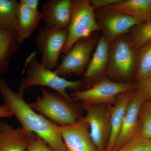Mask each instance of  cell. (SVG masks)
Here are the masks:
<instances>
[{
  "mask_svg": "<svg viewBox=\"0 0 151 151\" xmlns=\"http://www.w3.org/2000/svg\"><path fill=\"white\" fill-rule=\"evenodd\" d=\"M139 119L141 134L151 139V102L143 101L139 112Z\"/></svg>",
  "mask_w": 151,
  "mask_h": 151,
  "instance_id": "603a6c76",
  "label": "cell"
},
{
  "mask_svg": "<svg viewBox=\"0 0 151 151\" xmlns=\"http://www.w3.org/2000/svg\"><path fill=\"white\" fill-rule=\"evenodd\" d=\"M136 85L134 92L144 101L151 102V75Z\"/></svg>",
  "mask_w": 151,
  "mask_h": 151,
  "instance_id": "d4e9b609",
  "label": "cell"
},
{
  "mask_svg": "<svg viewBox=\"0 0 151 151\" xmlns=\"http://www.w3.org/2000/svg\"><path fill=\"white\" fill-rule=\"evenodd\" d=\"M72 0H48L42 6L41 21L45 25L67 29L71 17Z\"/></svg>",
  "mask_w": 151,
  "mask_h": 151,
  "instance_id": "4fadbf2b",
  "label": "cell"
},
{
  "mask_svg": "<svg viewBox=\"0 0 151 151\" xmlns=\"http://www.w3.org/2000/svg\"><path fill=\"white\" fill-rule=\"evenodd\" d=\"M94 12L102 36L110 44L140 24L132 17L111 9H95Z\"/></svg>",
  "mask_w": 151,
  "mask_h": 151,
  "instance_id": "30bf717a",
  "label": "cell"
},
{
  "mask_svg": "<svg viewBox=\"0 0 151 151\" xmlns=\"http://www.w3.org/2000/svg\"><path fill=\"white\" fill-rule=\"evenodd\" d=\"M136 51L130 46L126 35H122L111 44L105 77L120 82H129L134 76Z\"/></svg>",
  "mask_w": 151,
  "mask_h": 151,
  "instance_id": "5b68a950",
  "label": "cell"
},
{
  "mask_svg": "<svg viewBox=\"0 0 151 151\" xmlns=\"http://www.w3.org/2000/svg\"><path fill=\"white\" fill-rule=\"evenodd\" d=\"M121 1L122 0H90V1L94 9H98L116 4Z\"/></svg>",
  "mask_w": 151,
  "mask_h": 151,
  "instance_id": "4316f807",
  "label": "cell"
},
{
  "mask_svg": "<svg viewBox=\"0 0 151 151\" xmlns=\"http://www.w3.org/2000/svg\"><path fill=\"white\" fill-rule=\"evenodd\" d=\"M126 35L130 46L137 51L144 44L151 40V20L135 26Z\"/></svg>",
  "mask_w": 151,
  "mask_h": 151,
  "instance_id": "7402d4cb",
  "label": "cell"
},
{
  "mask_svg": "<svg viewBox=\"0 0 151 151\" xmlns=\"http://www.w3.org/2000/svg\"><path fill=\"white\" fill-rule=\"evenodd\" d=\"M0 93L4 104L8 107L22 127L35 133L53 151H67L59 126L35 113L26 103L23 95L13 91L4 78H0Z\"/></svg>",
  "mask_w": 151,
  "mask_h": 151,
  "instance_id": "6da1fadb",
  "label": "cell"
},
{
  "mask_svg": "<svg viewBox=\"0 0 151 151\" xmlns=\"http://www.w3.org/2000/svg\"><path fill=\"white\" fill-rule=\"evenodd\" d=\"M94 10L89 0H73L71 17L67 29V41L63 53L69 51L78 41L100 31Z\"/></svg>",
  "mask_w": 151,
  "mask_h": 151,
  "instance_id": "277c9868",
  "label": "cell"
},
{
  "mask_svg": "<svg viewBox=\"0 0 151 151\" xmlns=\"http://www.w3.org/2000/svg\"><path fill=\"white\" fill-rule=\"evenodd\" d=\"M106 8L132 17L140 24L151 20V0H122Z\"/></svg>",
  "mask_w": 151,
  "mask_h": 151,
  "instance_id": "ac0fdd59",
  "label": "cell"
},
{
  "mask_svg": "<svg viewBox=\"0 0 151 151\" xmlns=\"http://www.w3.org/2000/svg\"><path fill=\"white\" fill-rule=\"evenodd\" d=\"M111 44L101 35L98 40L95 51L86 68L83 85H94L105 77L109 60Z\"/></svg>",
  "mask_w": 151,
  "mask_h": 151,
  "instance_id": "7c38bea8",
  "label": "cell"
},
{
  "mask_svg": "<svg viewBox=\"0 0 151 151\" xmlns=\"http://www.w3.org/2000/svg\"><path fill=\"white\" fill-rule=\"evenodd\" d=\"M68 36L67 29L44 25L38 30L36 44L42 54L41 63L50 70H54L58 65V59L62 52Z\"/></svg>",
  "mask_w": 151,
  "mask_h": 151,
  "instance_id": "52a82bcc",
  "label": "cell"
},
{
  "mask_svg": "<svg viewBox=\"0 0 151 151\" xmlns=\"http://www.w3.org/2000/svg\"><path fill=\"white\" fill-rule=\"evenodd\" d=\"M143 101L134 91L113 151L117 150L121 148L139 131V112Z\"/></svg>",
  "mask_w": 151,
  "mask_h": 151,
  "instance_id": "9a60e30c",
  "label": "cell"
},
{
  "mask_svg": "<svg viewBox=\"0 0 151 151\" xmlns=\"http://www.w3.org/2000/svg\"><path fill=\"white\" fill-rule=\"evenodd\" d=\"M136 84L120 82L105 77L87 89L72 92L70 96L74 101L84 104H104L113 105L118 96L128 91L134 90Z\"/></svg>",
  "mask_w": 151,
  "mask_h": 151,
  "instance_id": "8992f818",
  "label": "cell"
},
{
  "mask_svg": "<svg viewBox=\"0 0 151 151\" xmlns=\"http://www.w3.org/2000/svg\"><path fill=\"white\" fill-rule=\"evenodd\" d=\"M151 75V40L136 51L135 84Z\"/></svg>",
  "mask_w": 151,
  "mask_h": 151,
  "instance_id": "ffe728a7",
  "label": "cell"
},
{
  "mask_svg": "<svg viewBox=\"0 0 151 151\" xmlns=\"http://www.w3.org/2000/svg\"><path fill=\"white\" fill-rule=\"evenodd\" d=\"M41 21L40 11L34 12L19 2L17 7L15 32L21 43L29 37Z\"/></svg>",
  "mask_w": 151,
  "mask_h": 151,
  "instance_id": "2e32d148",
  "label": "cell"
},
{
  "mask_svg": "<svg viewBox=\"0 0 151 151\" xmlns=\"http://www.w3.org/2000/svg\"><path fill=\"white\" fill-rule=\"evenodd\" d=\"M21 44L14 31H0V78L8 71L11 59Z\"/></svg>",
  "mask_w": 151,
  "mask_h": 151,
  "instance_id": "d6986e66",
  "label": "cell"
},
{
  "mask_svg": "<svg viewBox=\"0 0 151 151\" xmlns=\"http://www.w3.org/2000/svg\"><path fill=\"white\" fill-rule=\"evenodd\" d=\"M26 151H53L42 139L35 134Z\"/></svg>",
  "mask_w": 151,
  "mask_h": 151,
  "instance_id": "484cf974",
  "label": "cell"
},
{
  "mask_svg": "<svg viewBox=\"0 0 151 151\" xmlns=\"http://www.w3.org/2000/svg\"><path fill=\"white\" fill-rule=\"evenodd\" d=\"M18 3L16 0H0V31L15 32Z\"/></svg>",
  "mask_w": 151,
  "mask_h": 151,
  "instance_id": "44dd1931",
  "label": "cell"
},
{
  "mask_svg": "<svg viewBox=\"0 0 151 151\" xmlns=\"http://www.w3.org/2000/svg\"><path fill=\"white\" fill-rule=\"evenodd\" d=\"M99 38L92 36L78 41L69 51L64 53L62 61L54 70L63 77L71 74L83 73L89 64L91 54Z\"/></svg>",
  "mask_w": 151,
  "mask_h": 151,
  "instance_id": "9c48e42d",
  "label": "cell"
},
{
  "mask_svg": "<svg viewBox=\"0 0 151 151\" xmlns=\"http://www.w3.org/2000/svg\"><path fill=\"white\" fill-rule=\"evenodd\" d=\"M13 116L12 113L8 107L4 104L0 105V119L4 118H9Z\"/></svg>",
  "mask_w": 151,
  "mask_h": 151,
  "instance_id": "f1b7e54d",
  "label": "cell"
},
{
  "mask_svg": "<svg viewBox=\"0 0 151 151\" xmlns=\"http://www.w3.org/2000/svg\"><path fill=\"white\" fill-rule=\"evenodd\" d=\"M19 2L26 6L27 7L34 12H39L38 9L40 1L38 0H20Z\"/></svg>",
  "mask_w": 151,
  "mask_h": 151,
  "instance_id": "83f0119b",
  "label": "cell"
},
{
  "mask_svg": "<svg viewBox=\"0 0 151 151\" xmlns=\"http://www.w3.org/2000/svg\"><path fill=\"white\" fill-rule=\"evenodd\" d=\"M36 54L35 52H32L26 60L25 65L28 67L27 76L20 84L18 93L23 95L24 91L32 86H45L54 89L68 101L74 102L66 93V90L70 89L74 92L80 90L84 87L83 80L69 81L59 76L54 70H50L42 65Z\"/></svg>",
  "mask_w": 151,
  "mask_h": 151,
  "instance_id": "7a4b0ae2",
  "label": "cell"
},
{
  "mask_svg": "<svg viewBox=\"0 0 151 151\" xmlns=\"http://www.w3.org/2000/svg\"><path fill=\"white\" fill-rule=\"evenodd\" d=\"M60 128L67 151H97L84 117L72 125Z\"/></svg>",
  "mask_w": 151,
  "mask_h": 151,
  "instance_id": "8fae6325",
  "label": "cell"
},
{
  "mask_svg": "<svg viewBox=\"0 0 151 151\" xmlns=\"http://www.w3.org/2000/svg\"><path fill=\"white\" fill-rule=\"evenodd\" d=\"M35 134L0 121V151H26Z\"/></svg>",
  "mask_w": 151,
  "mask_h": 151,
  "instance_id": "5bb4252c",
  "label": "cell"
},
{
  "mask_svg": "<svg viewBox=\"0 0 151 151\" xmlns=\"http://www.w3.org/2000/svg\"><path fill=\"white\" fill-rule=\"evenodd\" d=\"M41 97L29 105L60 127L72 125L82 117L73 105L74 102L68 101L57 92L51 93L44 87L41 88Z\"/></svg>",
  "mask_w": 151,
  "mask_h": 151,
  "instance_id": "3957f363",
  "label": "cell"
},
{
  "mask_svg": "<svg viewBox=\"0 0 151 151\" xmlns=\"http://www.w3.org/2000/svg\"><path fill=\"white\" fill-rule=\"evenodd\" d=\"M116 151H151V139L144 137L139 130L134 137Z\"/></svg>",
  "mask_w": 151,
  "mask_h": 151,
  "instance_id": "cb8c5ba5",
  "label": "cell"
},
{
  "mask_svg": "<svg viewBox=\"0 0 151 151\" xmlns=\"http://www.w3.org/2000/svg\"><path fill=\"white\" fill-rule=\"evenodd\" d=\"M84 119L89 127V133L97 151H105L111 134V105L84 104Z\"/></svg>",
  "mask_w": 151,
  "mask_h": 151,
  "instance_id": "ba28073f",
  "label": "cell"
},
{
  "mask_svg": "<svg viewBox=\"0 0 151 151\" xmlns=\"http://www.w3.org/2000/svg\"><path fill=\"white\" fill-rule=\"evenodd\" d=\"M133 92L134 90H132L120 94L116 103L111 105V134L105 151L113 150Z\"/></svg>",
  "mask_w": 151,
  "mask_h": 151,
  "instance_id": "e0dca14e",
  "label": "cell"
}]
</instances>
